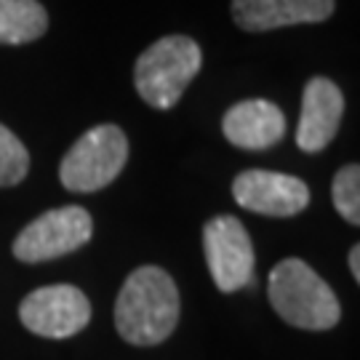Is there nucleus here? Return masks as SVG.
I'll return each instance as SVG.
<instances>
[{"instance_id": "f8f14e48", "label": "nucleus", "mask_w": 360, "mask_h": 360, "mask_svg": "<svg viewBox=\"0 0 360 360\" xmlns=\"http://www.w3.org/2000/svg\"><path fill=\"white\" fill-rule=\"evenodd\" d=\"M49 13L38 0H0V43L25 46L46 35Z\"/></svg>"}, {"instance_id": "6e6552de", "label": "nucleus", "mask_w": 360, "mask_h": 360, "mask_svg": "<svg viewBox=\"0 0 360 360\" xmlns=\"http://www.w3.org/2000/svg\"><path fill=\"white\" fill-rule=\"evenodd\" d=\"M235 203L264 217H296L309 206L307 184L288 174L251 168L232 181Z\"/></svg>"}, {"instance_id": "423d86ee", "label": "nucleus", "mask_w": 360, "mask_h": 360, "mask_svg": "<svg viewBox=\"0 0 360 360\" xmlns=\"http://www.w3.org/2000/svg\"><path fill=\"white\" fill-rule=\"evenodd\" d=\"M203 251L211 278L221 294H232L251 283L254 243L243 221L235 217H214L203 227Z\"/></svg>"}, {"instance_id": "4468645a", "label": "nucleus", "mask_w": 360, "mask_h": 360, "mask_svg": "<svg viewBox=\"0 0 360 360\" xmlns=\"http://www.w3.org/2000/svg\"><path fill=\"white\" fill-rule=\"evenodd\" d=\"M30 171V153L16 134L0 123V187H13Z\"/></svg>"}, {"instance_id": "ddd939ff", "label": "nucleus", "mask_w": 360, "mask_h": 360, "mask_svg": "<svg viewBox=\"0 0 360 360\" xmlns=\"http://www.w3.org/2000/svg\"><path fill=\"white\" fill-rule=\"evenodd\" d=\"M331 198H334V208L342 214L345 221L352 227L360 224V168L358 163L342 166L334 176V187H331Z\"/></svg>"}, {"instance_id": "2eb2a0df", "label": "nucleus", "mask_w": 360, "mask_h": 360, "mask_svg": "<svg viewBox=\"0 0 360 360\" xmlns=\"http://www.w3.org/2000/svg\"><path fill=\"white\" fill-rule=\"evenodd\" d=\"M349 270H352V278L360 281V245L358 243L349 248Z\"/></svg>"}, {"instance_id": "39448f33", "label": "nucleus", "mask_w": 360, "mask_h": 360, "mask_svg": "<svg viewBox=\"0 0 360 360\" xmlns=\"http://www.w3.org/2000/svg\"><path fill=\"white\" fill-rule=\"evenodd\" d=\"M94 235V219L86 208L65 206L40 214L13 240V257L27 264L51 262L86 245Z\"/></svg>"}, {"instance_id": "7ed1b4c3", "label": "nucleus", "mask_w": 360, "mask_h": 360, "mask_svg": "<svg viewBox=\"0 0 360 360\" xmlns=\"http://www.w3.org/2000/svg\"><path fill=\"white\" fill-rule=\"evenodd\" d=\"M203 65V51L187 35H168L153 46L134 65V86L155 110H171L181 99Z\"/></svg>"}, {"instance_id": "9b49d317", "label": "nucleus", "mask_w": 360, "mask_h": 360, "mask_svg": "<svg viewBox=\"0 0 360 360\" xmlns=\"http://www.w3.org/2000/svg\"><path fill=\"white\" fill-rule=\"evenodd\" d=\"M227 142L240 150H267L285 134V115L278 104L267 99H248L227 110L221 120Z\"/></svg>"}, {"instance_id": "f257e3e1", "label": "nucleus", "mask_w": 360, "mask_h": 360, "mask_svg": "<svg viewBox=\"0 0 360 360\" xmlns=\"http://www.w3.org/2000/svg\"><path fill=\"white\" fill-rule=\"evenodd\" d=\"M179 323V288L160 267L144 264L126 278L115 302V328L129 345L166 342Z\"/></svg>"}, {"instance_id": "f03ea898", "label": "nucleus", "mask_w": 360, "mask_h": 360, "mask_svg": "<svg viewBox=\"0 0 360 360\" xmlns=\"http://www.w3.org/2000/svg\"><path fill=\"white\" fill-rule=\"evenodd\" d=\"M267 296L285 323L304 331H328L342 318L331 285L302 259H283L272 267Z\"/></svg>"}, {"instance_id": "1a4fd4ad", "label": "nucleus", "mask_w": 360, "mask_h": 360, "mask_svg": "<svg viewBox=\"0 0 360 360\" xmlns=\"http://www.w3.org/2000/svg\"><path fill=\"white\" fill-rule=\"evenodd\" d=\"M342 115H345V96L339 86L328 77H312L302 96V115L296 129L299 150L309 155L326 150L334 142Z\"/></svg>"}, {"instance_id": "20e7f679", "label": "nucleus", "mask_w": 360, "mask_h": 360, "mask_svg": "<svg viewBox=\"0 0 360 360\" xmlns=\"http://www.w3.org/2000/svg\"><path fill=\"white\" fill-rule=\"evenodd\" d=\"M129 139L117 126H96L77 139L59 166V179L70 193H96L123 171Z\"/></svg>"}, {"instance_id": "9d476101", "label": "nucleus", "mask_w": 360, "mask_h": 360, "mask_svg": "<svg viewBox=\"0 0 360 360\" xmlns=\"http://www.w3.org/2000/svg\"><path fill=\"white\" fill-rule=\"evenodd\" d=\"M334 13V0H232V19L245 32L315 25Z\"/></svg>"}, {"instance_id": "0eeeda50", "label": "nucleus", "mask_w": 360, "mask_h": 360, "mask_svg": "<svg viewBox=\"0 0 360 360\" xmlns=\"http://www.w3.org/2000/svg\"><path fill=\"white\" fill-rule=\"evenodd\" d=\"M19 318L32 334L46 339H67L89 326L91 304L89 296L75 285H46L22 299Z\"/></svg>"}]
</instances>
